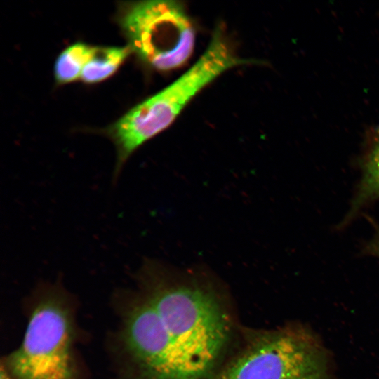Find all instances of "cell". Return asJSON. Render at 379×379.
<instances>
[{
	"label": "cell",
	"instance_id": "1",
	"mask_svg": "<svg viewBox=\"0 0 379 379\" xmlns=\"http://www.w3.org/2000/svg\"><path fill=\"white\" fill-rule=\"evenodd\" d=\"M135 280L119 337L128 379H216L240 329L222 282L148 258Z\"/></svg>",
	"mask_w": 379,
	"mask_h": 379
},
{
	"label": "cell",
	"instance_id": "2",
	"mask_svg": "<svg viewBox=\"0 0 379 379\" xmlns=\"http://www.w3.org/2000/svg\"><path fill=\"white\" fill-rule=\"evenodd\" d=\"M254 62L236 55L220 29L217 28L204 53L189 69L106 129L105 133L117 152L113 181L119 179L133 153L167 128L205 86L231 68Z\"/></svg>",
	"mask_w": 379,
	"mask_h": 379
},
{
	"label": "cell",
	"instance_id": "3",
	"mask_svg": "<svg viewBox=\"0 0 379 379\" xmlns=\"http://www.w3.org/2000/svg\"><path fill=\"white\" fill-rule=\"evenodd\" d=\"M325 347L308 328L240 327L216 379H327Z\"/></svg>",
	"mask_w": 379,
	"mask_h": 379
},
{
	"label": "cell",
	"instance_id": "4",
	"mask_svg": "<svg viewBox=\"0 0 379 379\" xmlns=\"http://www.w3.org/2000/svg\"><path fill=\"white\" fill-rule=\"evenodd\" d=\"M21 345L6 361L11 379H79L74 357L75 330L67 293L44 285Z\"/></svg>",
	"mask_w": 379,
	"mask_h": 379
},
{
	"label": "cell",
	"instance_id": "5",
	"mask_svg": "<svg viewBox=\"0 0 379 379\" xmlns=\"http://www.w3.org/2000/svg\"><path fill=\"white\" fill-rule=\"evenodd\" d=\"M117 18L131 52L154 69L178 68L193 53L195 29L180 1L122 2Z\"/></svg>",
	"mask_w": 379,
	"mask_h": 379
},
{
	"label": "cell",
	"instance_id": "6",
	"mask_svg": "<svg viewBox=\"0 0 379 379\" xmlns=\"http://www.w3.org/2000/svg\"><path fill=\"white\" fill-rule=\"evenodd\" d=\"M128 46H95L94 52L82 69L80 79L95 84L113 75L131 54Z\"/></svg>",
	"mask_w": 379,
	"mask_h": 379
},
{
	"label": "cell",
	"instance_id": "7",
	"mask_svg": "<svg viewBox=\"0 0 379 379\" xmlns=\"http://www.w3.org/2000/svg\"><path fill=\"white\" fill-rule=\"evenodd\" d=\"M378 199H379V128L375 143L365 161L359 188L345 221L347 222L364 206Z\"/></svg>",
	"mask_w": 379,
	"mask_h": 379
},
{
	"label": "cell",
	"instance_id": "8",
	"mask_svg": "<svg viewBox=\"0 0 379 379\" xmlns=\"http://www.w3.org/2000/svg\"><path fill=\"white\" fill-rule=\"evenodd\" d=\"M95 46L77 42L63 50L54 65L55 81L65 84L80 79L83 68L94 52Z\"/></svg>",
	"mask_w": 379,
	"mask_h": 379
},
{
	"label": "cell",
	"instance_id": "9",
	"mask_svg": "<svg viewBox=\"0 0 379 379\" xmlns=\"http://www.w3.org/2000/svg\"><path fill=\"white\" fill-rule=\"evenodd\" d=\"M368 251L369 255L379 258V232L370 242Z\"/></svg>",
	"mask_w": 379,
	"mask_h": 379
}]
</instances>
